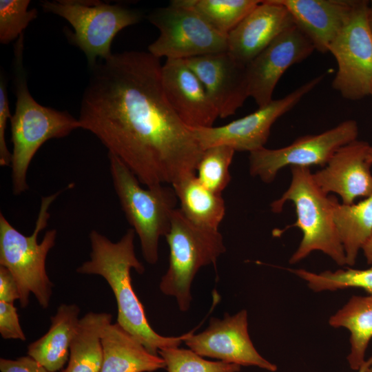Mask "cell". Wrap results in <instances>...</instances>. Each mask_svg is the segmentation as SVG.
I'll return each mask as SVG.
<instances>
[{
  "label": "cell",
  "instance_id": "obj_1",
  "mask_svg": "<svg viewBox=\"0 0 372 372\" xmlns=\"http://www.w3.org/2000/svg\"><path fill=\"white\" fill-rule=\"evenodd\" d=\"M78 118L147 187L196 173L203 149L171 106L162 65L149 52L125 51L90 68Z\"/></svg>",
  "mask_w": 372,
  "mask_h": 372
},
{
  "label": "cell",
  "instance_id": "obj_2",
  "mask_svg": "<svg viewBox=\"0 0 372 372\" xmlns=\"http://www.w3.org/2000/svg\"><path fill=\"white\" fill-rule=\"evenodd\" d=\"M134 230L129 229L117 242L111 241L96 230L89 234L90 259L76 269L81 274L98 275L110 285L115 296L117 323L136 338L151 353L178 347L192 331L180 336H163L150 326L144 307L132 285L131 270L142 274L143 265L137 258L134 245Z\"/></svg>",
  "mask_w": 372,
  "mask_h": 372
},
{
  "label": "cell",
  "instance_id": "obj_3",
  "mask_svg": "<svg viewBox=\"0 0 372 372\" xmlns=\"http://www.w3.org/2000/svg\"><path fill=\"white\" fill-rule=\"evenodd\" d=\"M14 114L10 118L12 193L19 196L28 189L27 172L42 145L52 138H63L80 128L78 118L65 111L45 107L30 94L23 66V34L14 46Z\"/></svg>",
  "mask_w": 372,
  "mask_h": 372
},
{
  "label": "cell",
  "instance_id": "obj_4",
  "mask_svg": "<svg viewBox=\"0 0 372 372\" xmlns=\"http://www.w3.org/2000/svg\"><path fill=\"white\" fill-rule=\"evenodd\" d=\"M291 179L288 189L273 201L271 209L280 213L287 201H291L296 209V221L281 230L275 229L273 236H280L287 229L296 227L302 234L298 249L290 257L293 265L314 251H320L337 265H346L344 251L333 220L338 199L324 193L315 183L309 167H291Z\"/></svg>",
  "mask_w": 372,
  "mask_h": 372
},
{
  "label": "cell",
  "instance_id": "obj_5",
  "mask_svg": "<svg viewBox=\"0 0 372 372\" xmlns=\"http://www.w3.org/2000/svg\"><path fill=\"white\" fill-rule=\"evenodd\" d=\"M62 192L41 197L35 227L29 236L18 231L0 213V266L7 268L15 278L21 308L28 306L30 293L43 309L49 307L54 285L48 276L45 262L55 245L57 231L48 230L41 242L38 236L48 226L50 207Z\"/></svg>",
  "mask_w": 372,
  "mask_h": 372
},
{
  "label": "cell",
  "instance_id": "obj_6",
  "mask_svg": "<svg viewBox=\"0 0 372 372\" xmlns=\"http://www.w3.org/2000/svg\"><path fill=\"white\" fill-rule=\"evenodd\" d=\"M114 189L129 224L138 236L144 259L158 260L160 238L168 232L178 198L172 188L157 185L143 188L136 176L116 156L108 153Z\"/></svg>",
  "mask_w": 372,
  "mask_h": 372
},
{
  "label": "cell",
  "instance_id": "obj_7",
  "mask_svg": "<svg viewBox=\"0 0 372 372\" xmlns=\"http://www.w3.org/2000/svg\"><path fill=\"white\" fill-rule=\"evenodd\" d=\"M169 249V267L162 277L160 289L176 298L180 311H187L192 302L191 286L198 270L215 265L225 251L218 230L198 226L176 208L165 236Z\"/></svg>",
  "mask_w": 372,
  "mask_h": 372
},
{
  "label": "cell",
  "instance_id": "obj_8",
  "mask_svg": "<svg viewBox=\"0 0 372 372\" xmlns=\"http://www.w3.org/2000/svg\"><path fill=\"white\" fill-rule=\"evenodd\" d=\"M41 6L72 25L74 31L68 30L66 35L84 52L90 68L112 54L111 44L117 33L142 19L138 10L98 0L43 1Z\"/></svg>",
  "mask_w": 372,
  "mask_h": 372
},
{
  "label": "cell",
  "instance_id": "obj_9",
  "mask_svg": "<svg viewBox=\"0 0 372 372\" xmlns=\"http://www.w3.org/2000/svg\"><path fill=\"white\" fill-rule=\"evenodd\" d=\"M147 19L160 31L148 46V52L158 59L185 60L227 51V35L174 0L169 6L153 10Z\"/></svg>",
  "mask_w": 372,
  "mask_h": 372
},
{
  "label": "cell",
  "instance_id": "obj_10",
  "mask_svg": "<svg viewBox=\"0 0 372 372\" xmlns=\"http://www.w3.org/2000/svg\"><path fill=\"white\" fill-rule=\"evenodd\" d=\"M369 2L357 0L351 14L331 44L338 71L333 87L342 97L360 100L370 94L372 85V34L367 14Z\"/></svg>",
  "mask_w": 372,
  "mask_h": 372
},
{
  "label": "cell",
  "instance_id": "obj_11",
  "mask_svg": "<svg viewBox=\"0 0 372 372\" xmlns=\"http://www.w3.org/2000/svg\"><path fill=\"white\" fill-rule=\"evenodd\" d=\"M358 133L357 122L349 119L322 133L300 136L283 147H264L249 153L250 174L270 183L286 166L324 167L339 148L356 140Z\"/></svg>",
  "mask_w": 372,
  "mask_h": 372
},
{
  "label": "cell",
  "instance_id": "obj_12",
  "mask_svg": "<svg viewBox=\"0 0 372 372\" xmlns=\"http://www.w3.org/2000/svg\"><path fill=\"white\" fill-rule=\"evenodd\" d=\"M325 74L307 81L284 97L272 100L255 112L219 127H190L203 149L226 145L235 151L252 152L264 147L273 124L293 108L323 79Z\"/></svg>",
  "mask_w": 372,
  "mask_h": 372
},
{
  "label": "cell",
  "instance_id": "obj_13",
  "mask_svg": "<svg viewBox=\"0 0 372 372\" xmlns=\"http://www.w3.org/2000/svg\"><path fill=\"white\" fill-rule=\"evenodd\" d=\"M192 330L185 340L189 349L202 357L239 366H254L274 372L277 366L264 358L256 349L248 332L247 311L242 309L222 319L211 318L203 331Z\"/></svg>",
  "mask_w": 372,
  "mask_h": 372
},
{
  "label": "cell",
  "instance_id": "obj_14",
  "mask_svg": "<svg viewBox=\"0 0 372 372\" xmlns=\"http://www.w3.org/2000/svg\"><path fill=\"white\" fill-rule=\"evenodd\" d=\"M314 50L312 43L295 24L286 29L246 65L249 96L258 107L270 103L287 70L308 58Z\"/></svg>",
  "mask_w": 372,
  "mask_h": 372
},
{
  "label": "cell",
  "instance_id": "obj_15",
  "mask_svg": "<svg viewBox=\"0 0 372 372\" xmlns=\"http://www.w3.org/2000/svg\"><path fill=\"white\" fill-rule=\"evenodd\" d=\"M184 61L204 85L219 117L234 114L249 97L246 65L236 60L227 51Z\"/></svg>",
  "mask_w": 372,
  "mask_h": 372
},
{
  "label": "cell",
  "instance_id": "obj_16",
  "mask_svg": "<svg viewBox=\"0 0 372 372\" xmlns=\"http://www.w3.org/2000/svg\"><path fill=\"white\" fill-rule=\"evenodd\" d=\"M370 144L358 139L339 148L327 164L312 174L316 185L325 194L335 193L342 203L351 205L356 198L372 194Z\"/></svg>",
  "mask_w": 372,
  "mask_h": 372
},
{
  "label": "cell",
  "instance_id": "obj_17",
  "mask_svg": "<svg viewBox=\"0 0 372 372\" xmlns=\"http://www.w3.org/2000/svg\"><path fill=\"white\" fill-rule=\"evenodd\" d=\"M166 96L189 127H212L219 114L204 85L183 59H166L161 69Z\"/></svg>",
  "mask_w": 372,
  "mask_h": 372
},
{
  "label": "cell",
  "instance_id": "obj_18",
  "mask_svg": "<svg viewBox=\"0 0 372 372\" xmlns=\"http://www.w3.org/2000/svg\"><path fill=\"white\" fill-rule=\"evenodd\" d=\"M293 25L291 15L278 0L261 1L227 34V52L247 65Z\"/></svg>",
  "mask_w": 372,
  "mask_h": 372
},
{
  "label": "cell",
  "instance_id": "obj_19",
  "mask_svg": "<svg viewBox=\"0 0 372 372\" xmlns=\"http://www.w3.org/2000/svg\"><path fill=\"white\" fill-rule=\"evenodd\" d=\"M315 50L326 53L349 20L357 0H278Z\"/></svg>",
  "mask_w": 372,
  "mask_h": 372
},
{
  "label": "cell",
  "instance_id": "obj_20",
  "mask_svg": "<svg viewBox=\"0 0 372 372\" xmlns=\"http://www.w3.org/2000/svg\"><path fill=\"white\" fill-rule=\"evenodd\" d=\"M101 343V372H153L165 369L161 356L151 353L117 322L105 328Z\"/></svg>",
  "mask_w": 372,
  "mask_h": 372
},
{
  "label": "cell",
  "instance_id": "obj_21",
  "mask_svg": "<svg viewBox=\"0 0 372 372\" xmlns=\"http://www.w3.org/2000/svg\"><path fill=\"white\" fill-rule=\"evenodd\" d=\"M80 311L75 304H61L51 317L47 333L28 345V355L50 371L61 370L69 359Z\"/></svg>",
  "mask_w": 372,
  "mask_h": 372
},
{
  "label": "cell",
  "instance_id": "obj_22",
  "mask_svg": "<svg viewBox=\"0 0 372 372\" xmlns=\"http://www.w3.org/2000/svg\"><path fill=\"white\" fill-rule=\"evenodd\" d=\"M183 214L194 224L218 230L225 215V203L222 194L205 187L196 173L184 176L171 185Z\"/></svg>",
  "mask_w": 372,
  "mask_h": 372
},
{
  "label": "cell",
  "instance_id": "obj_23",
  "mask_svg": "<svg viewBox=\"0 0 372 372\" xmlns=\"http://www.w3.org/2000/svg\"><path fill=\"white\" fill-rule=\"evenodd\" d=\"M334 328H345L350 333V352L347 361L352 370L358 371L365 360L372 338V296H353L329 319Z\"/></svg>",
  "mask_w": 372,
  "mask_h": 372
},
{
  "label": "cell",
  "instance_id": "obj_24",
  "mask_svg": "<svg viewBox=\"0 0 372 372\" xmlns=\"http://www.w3.org/2000/svg\"><path fill=\"white\" fill-rule=\"evenodd\" d=\"M112 318L109 313L91 311L80 318L68 365L62 372H101V338L105 328L112 323Z\"/></svg>",
  "mask_w": 372,
  "mask_h": 372
},
{
  "label": "cell",
  "instance_id": "obj_25",
  "mask_svg": "<svg viewBox=\"0 0 372 372\" xmlns=\"http://www.w3.org/2000/svg\"><path fill=\"white\" fill-rule=\"evenodd\" d=\"M333 220L344 251L346 265L352 267L372 235V194L355 204L338 202L334 209Z\"/></svg>",
  "mask_w": 372,
  "mask_h": 372
},
{
  "label": "cell",
  "instance_id": "obj_26",
  "mask_svg": "<svg viewBox=\"0 0 372 372\" xmlns=\"http://www.w3.org/2000/svg\"><path fill=\"white\" fill-rule=\"evenodd\" d=\"M200 15L220 32L227 35L261 1L174 0Z\"/></svg>",
  "mask_w": 372,
  "mask_h": 372
},
{
  "label": "cell",
  "instance_id": "obj_27",
  "mask_svg": "<svg viewBox=\"0 0 372 372\" xmlns=\"http://www.w3.org/2000/svg\"><path fill=\"white\" fill-rule=\"evenodd\" d=\"M288 270L304 280L309 288L315 292L360 288L372 296V266L364 269L349 267L334 271L327 270L319 273L304 269Z\"/></svg>",
  "mask_w": 372,
  "mask_h": 372
},
{
  "label": "cell",
  "instance_id": "obj_28",
  "mask_svg": "<svg viewBox=\"0 0 372 372\" xmlns=\"http://www.w3.org/2000/svg\"><path fill=\"white\" fill-rule=\"evenodd\" d=\"M235 150L226 145L203 149L196 167L199 181L213 192L222 194L231 181L229 167Z\"/></svg>",
  "mask_w": 372,
  "mask_h": 372
},
{
  "label": "cell",
  "instance_id": "obj_29",
  "mask_svg": "<svg viewBox=\"0 0 372 372\" xmlns=\"http://www.w3.org/2000/svg\"><path fill=\"white\" fill-rule=\"evenodd\" d=\"M158 354L167 372H238L240 366L223 361H210L191 349L178 347L163 349Z\"/></svg>",
  "mask_w": 372,
  "mask_h": 372
},
{
  "label": "cell",
  "instance_id": "obj_30",
  "mask_svg": "<svg viewBox=\"0 0 372 372\" xmlns=\"http://www.w3.org/2000/svg\"><path fill=\"white\" fill-rule=\"evenodd\" d=\"M29 0L0 1V42L8 44L19 38L37 17L36 8L28 10Z\"/></svg>",
  "mask_w": 372,
  "mask_h": 372
},
{
  "label": "cell",
  "instance_id": "obj_31",
  "mask_svg": "<svg viewBox=\"0 0 372 372\" xmlns=\"http://www.w3.org/2000/svg\"><path fill=\"white\" fill-rule=\"evenodd\" d=\"M0 333L4 339L26 340L17 308L12 303L0 301Z\"/></svg>",
  "mask_w": 372,
  "mask_h": 372
},
{
  "label": "cell",
  "instance_id": "obj_32",
  "mask_svg": "<svg viewBox=\"0 0 372 372\" xmlns=\"http://www.w3.org/2000/svg\"><path fill=\"white\" fill-rule=\"evenodd\" d=\"M11 114L9 100L4 76L1 74L0 80V165L11 166L12 152L8 148L6 141V130L7 121L10 119Z\"/></svg>",
  "mask_w": 372,
  "mask_h": 372
},
{
  "label": "cell",
  "instance_id": "obj_33",
  "mask_svg": "<svg viewBox=\"0 0 372 372\" xmlns=\"http://www.w3.org/2000/svg\"><path fill=\"white\" fill-rule=\"evenodd\" d=\"M0 371L1 372H52L29 355L15 360L1 358Z\"/></svg>",
  "mask_w": 372,
  "mask_h": 372
},
{
  "label": "cell",
  "instance_id": "obj_34",
  "mask_svg": "<svg viewBox=\"0 0 372 372\" xmlns=\"http://www.w3.org/2000/svg\"><path fill=\"white\" fill-rule=\"evenodd\" d=\"M19 298L18 285L13 275L7 268L0 266V301L14 304Z\"/></svg>",
  "mask_w": 372,
  "mask_h": 372
},
{
  "label": "cell",
  "instance_id": "obj_35",
  "mask_svg": "<svg viewBox=\"0 0 372 372\" xmlns=\"http://www.w3.org/2000/svg\"><path fill=\"white\" fill-rule=\"evenodd\" d=\"M362 251L367 263L372 264V235L363 246Z\"/></svg>",
  "mask_w": 372,
  "mask_h": 372
},
{
  "label": "cell",
  "instance_id": "obj_36",
  "mask_svg": "<svg viewBox=\"0 0 372 372\" xmlns=\"http://www.w3.org/2000/svg\"><path fill=\"white\" fill-rule=\"evenodd\" d=\"M371 366H372V356L368 360H365L358 371V372H371L370 369Z\"/></svg>",
  "mask_w": 372,
  "mask_h": 372
},
{
  "label": "cell",
  "instance_id": "obj_37",
  "mask_svg": "<svg viewBox=\"0 0 372 372\" xmlns=\"http://www.w3.org/2000/svg\"><path fill=\"white\" fill-rule=\"evenodd\" d=\"M369 4L370 6H369L367 19L371 32L372 34V1H370Z\"/></svg>",
  "mask_w": 372,
  "mask_h": 372
},
{
  "label": "cell",
  "instance_id": "obj_38",
  "mask_svg": "<svg viewBox=\"0 0 372 372\" xmlns=\"http://www.w3.org/2000/svg\"><path fill=\"white\" fill-rule=\"evenodd\" d=\"M368 158L369 162L372 164V145H370Z\"/></svg>",
  "mask_w": 372,
  "mask_h": 372
},
{
  "label": "cell",
  "instance_id": "obj_39",
  "mask_svg": "<svg viewBox=\"0 0 372 372\" xmlns=\"http://www.w3.org/2000/svg\"><path fill=\"white\" fill-rule=\"evenodd\" d=\"M371 96H372V85H371V91H370V94Z\"/></svg>",
  "mask_w": 372,
  "mask_h": 372
},
{
  "label": "cell",
  "instance_id": "obj_40",
  "mask_svg": "<svg viewBox=\"0 0 372 372\" xmlns=\"http://www.w3.org/2000/svg\"><path fill=\"white\" fill-rule=\"evenodd\" d=\"M370 371L372 372V366H371V367L370 369Z\"/></svg>",
  "mask_w": 372,
  "mask_h": 372
}]
</instances>
